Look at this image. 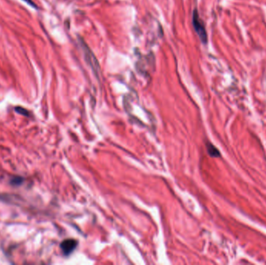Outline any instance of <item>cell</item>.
I'll list each match as a JSON object with an SVG mask.
<instances>
[{"label": "cell", "instance_id": "cell-1", "mask_svg": "<svg viewBox=\"0 0 266 265\" xmlns=\"http://www.w3.org/2000/svg\"><path fill=\"white\" fill-rule=\"evenodd\" d=\"M82 47L84 50V56H85L86 61L89 64V65L91 67L92 70L95 72L96 75H97V72H100V66L98 64V61L94 56V53L92 52L91 50L88 48L84 42H82Z\"/></svg>", "mask_w": 266, "mask_h": 265}, {"label": "cell", "instance_id": "cell-2", "mask_svg": "<svg viewBox=\"0 0 266 265\" xmlns=\"http://www.w3.org/2000/svg\"><path fill=\"white\" fill-rule=\"evenodd\" d=\"M192 23H193L194 28H195V31H196V33H197L200 39H201V41L203 43H206V41H207L206 31H205L203 23L201 20V19L199 18L197 10L194 11L193 17H192Z\"/></svg>", "mask_w": 266, "mask_h": 265}, {"label": "cell", "instance_id": "cell-3", "mask_svg": "<svg viewBox=\"0 0 266 265\" xmlns=\"http://www.w3.org/2000/svg\"><path fill=\"white\" fill-rule=\"evenodd\" d=\"M77 246V241L75 239H65L61 243V249L65 255H69L75 249Z\"/></svg>", "mask_w": 266, "mask_h": 265}, {"label": "cell", "instance_id": "cell-4", "mask_svg": "<svg viewBox=\"0 0 266 265\" xmlns=\"http://www.w3.org/2000/svg\"><path fill=\"white\" fill-rule=\"evenodd\" d=\"M207 149H208V152H209V153L210 156H214V157H216V156H219V151H218V150L216 149H215V147L213 146V145H209V146H208Z\"/></svg>", "mask_w": 266, "mask_h": 265}, {"label": "cell", "instance_id": "cell-5", "mask_svg": "<svg viewBox=\"0 0 266 265\" xmlns=\"http://www.w3.org/2000/svg\"><path fill=\"white\" fill-rule=\"evenodd\" d=\"M24 1H25V2H27V3H28L29 5H32V6H35V5L34 4V3H33L32 1H31V0H24Z\"/></svg>", "mask_w": 266, "mask_h": 265}]
</instances>
